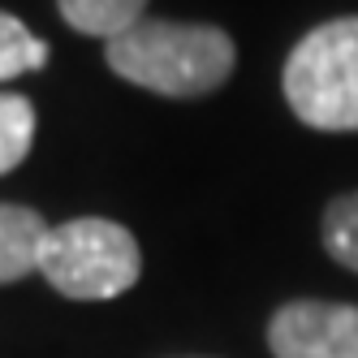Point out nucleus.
Segmentation results:
<instances>
[{
	"mask_svg": "<svg viewBox=\"0 0 358 358\" xmlns=\"http://www.w3.org/2000/svg\"><path fill=\"white\" fill-rule=\"evenodd\" d=\"M108 69L117 78L169 99H199L229 83L238 48L220 27L208 22L143 17L138 27L104 43Z\"/></svg>",
	"mask_w": 358,
	"mask_h": 358,
	"instance_id": "f257e3e1",
	"label": "nucleus"
},
{
	"mask_svg": "<svg viewBox=\"0 0 358 358\" xmlns=\"http://www.w3.org/2000/svg\"><path fill=\"white\" fill-rule=\"evenodd\" d=\"M280 87L302 125L328 134L358 130V13L306 31L285 61Z\"/></svg>",
	"mask_w": 358,
	"mask_h": 358,
	"instance_id": "f03ea898",
	"label": "nucleus"
},
{
	"mask_svg": "<svg viewBox=\"0 0 358 358\" xmlns=\"http://www.w3.org/2000/svg\"><path fill=\"white\" fill-rule=\"evenodd\" d=\"M143 250L134 234L104 216H78L52 224L39 250V276L73 302H108L134 289Z\"/></svg>",
	"mask_w": 358,
	"mask_h": 358,
	"instance_id": "7ed1b4c3",
	"label": "nucleus"
},
{
	"mask_svg": "<svg viewBox=\"0 0 358 358\" xmlns=\"http://www.w3.org/2000/svg\"><path fill=\"white\" fill-rule=\"evenodd\" d=\"M276 358H358V306L350 302H285L268 320Z\"/></svg>",
	"mask_w": 358,
	"mask_h": 358,
	"instance_id": "20e7f679",
	"label": "nucleus"
},
{
	"mask_svg": "<svg viewBox=\"0 0 358 358\" xmlns=\"http://www.w3.org/2000/svg\"><path fill=\"white\" fill-rule=\"evenodd\" d=\"M48 224L35 208L0 203V285H13L27 272H39V250L48 238Z\"/></svg>",
	"mask_w": 358,
	"mask_h": 358,
	"instance_id": "39448f33",
	"label": "nucleus"
},
{
	"mask_svg": "<svg viewBox=\"0 0 358 358\" xmlns=\"http://www.w3.org/2000/svg\"><path fill=\"white\" fill-rule=\"evenodd\" d=\"M57 9L78 35L108 43L147 17V0H57Z\"/></svg>",
	"mask_w": 358,
	"mask_h": 358,
	"instance_id": "423d86ee",
	"label": "nucleus"
},
{
	"mask_svg": "<svg viewBox=\"0 0 358 358\" xmlns=\"http://www.w3.org/2000/svg\"><path fill=\"white\" fill-rule=\"evenodd\" d=\"M35 143V104L27 95L0 91V177L31 156Z\"/></svg>",
	"mask_w": 358,
	"mask_h": 358,
	"instance_id": "0eeeda50",
	"label": "nucleus"
},
{
	"mask_svg": "<svg viewBox=\"0 0 358 358\" xmlns=\"http://www.w3.org/2000/svg\"><path fill=\"white\" fill-rule=\"evenodd\" d=\"M48 65V43L27 31V22H17L13 13L0 9V83L17 78Z\"/></svg>",
	"mask_w": 358,
	"mask_h": 358,
	"instance_id": "6e6552de",
	"label": "nucleus"
},
{
	"mask_svg": "<svg viewBox=\"0 0 358 358\" xmlns=\"http://www.w3.org/2000/svg\"><path fill=\"white\" fill-rule=\"evenodd\" d=\"M324 250L341 268L358 272V190L337 194L324 208Z\"/></svg>",
	"mask_w": 358,
	"mask_h": 358,
	"instance_id": "1a4fd4ad",
	"label": "nucleus"
}]
</instances>
